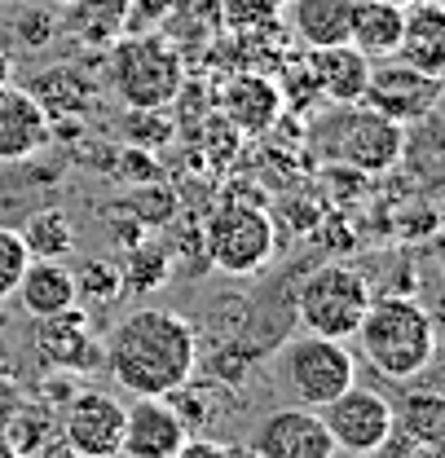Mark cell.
Returning a JSON list of instances; mask_svg holds the SVG:
<instances>
[{
    "instance_id": "cell-1",
    "label": "cell",
    "mask_w": 445,
    "mask_h": 458,
    "mask_svg": "<svg viewBox=\"0 0 445 458\" xmlns=\"http://www.w3.org/2000/svg\"><path fill=\"white\" fill-rule=\"evenodd\" d=\"M102 361L133 397H167L199 370V335L172 309H133L102 348Z\"/></svg>"
},
{
    "instance_id": "cell-2",
    "label": "cell",
    "mask_w": 445,
    "mask_h": 458,
    "mask_svg": "<svg viewBox=\"0 0 445 458\" xmlns=\"http://www.w3.org/2000/svg\"><path fill=\"white\" fill-rule=\"evenodd\" d=\"M362 357L384 379H415L437 357V318L410 295H371L362 327L353 331Z\"/></svg>"
},
{
    "instance_id": "cell-3",
    "label": "cell",
    "mask_w": 445,
    "mask_h": 458,
    "mask_svg": "<svg viewBox=\"0 0 445 458\" xmlns=\"http://www.w3.org/2000/svg\"><path fill=\"white\" fill-rule=\"evenodd\" d=\"M107 84L128 111H164L176 102L185 84L181 54L164 36L141 31V36H115L107 57Z\"/></svg>"
},
{
    "instance_id": "cell-4",
    "label": "cell",
    "mask_w": 445,
    "mask_h": 458,
    "mask_svg": "<svg viewBox=\"0 0 445 458\" xmlns=\"http://www.w3.org/2000/svg\"><path fill=\"white\" fill-rule=\"evenodd\" d=\"M203 247H208V260L229 274V278H252L261 274L274 251H278V221L270 208L261 203H247V199H225L208 212V225H203Z\"/></svg>"
},
{
    "instance_id": "cell-5",
    "label": "cell",
    "mask_w": 445,
    "mask_h": 458,
    "mask_svg": "<svg viewBox=\"0 0 445 458\" xmlns=\"http://www.w3.org/2000/svg\"><path fill=\"white\" fill-rule=\"evenodd\" d=\"M318 141L327 159L344 164L348 172L362 176H384L406 159V123L371 106H335V114L318 128Z\"/></svg>"
},
{
    "instance_id": "cell-6",
    "label": "cell",
    "mask_w": 445,
    "mask_h": 458,
    "mask_svg": "<svg viewBox=\"0 0 445 458\" xmlns=\"http://www.w3.org/2000/svg\"><path fill=\"white\" fill-rule=\"evenodd\" d=\"M278 384L295 405L322 410L348 384H357V366H353V352L344 348V340H327V335L304 331L300 340H291L282 348Z\"/></svg>"
},
{
    "instance_id": "cell-7",
    "label": "cell",
    "mask_w": 445,
    "mask_h": 458,
    "mask_svg": "<svg viewBox=\"0 0 445 458\" xmlns=\"http://www.w3.org/2000/svg\"><path fill=\"white\" fill-rule=\"evenodd\" d=\"M366 304H371V283L357 269H348V265H322V269H313L300 283L295 313H300V327L313 331V335L353 340V331L366 318Z\"/></svg>"
},
{
    "instance_id": "cell-8",
    "label": "cell",
    "mask_w": 445,
    "mask_h": 458,
    "mask_svg": "<svg viewBox=\"0 0 445 458\" xmlns=\"http://www.w3.org/2000/svg\"><path fill=\"white\" fill-rule=\"evenodd\" d=\"M322 423L335 441V454H380V445L392 437V405L375 388H357L348 384L335 401H327L322 410Z\"/></svg>"
},
{
    "instance_id": "cell-9",
    "label": "cell",
    "mask_w": 445,
    "mask_h": 458,
    "mask_svg": "<svg viewBox=\"0 0 445 458\" xmlns=\"http://www.w3.org/2000/svg\"><path fill=\"white\" fill-rule=\"evenodd\" d=\"M62 441L80 458H115L124 445V401L98 388L71 393L62 410Z\"/></svg>"
},
{
    "instance_id": "cell-10",
    "label": "cell",
    "mask_w": 445,
    "mask_h": 458,
    "mask_svg": "<svg viewBox=\"0 0 445 458\" xmlns=\"http://www.w3.org/2000/svg\"><path fill=\"white\" fill-rule=\"evenodd\" d=\"M252 450L261 458H335V441L313 405H282L256 423Z\"/></svg>"
},
{
    "instance_id": "cell-11",
    "label": "cell",
    "mask_w": 445,
    "mask_h": 458,
    "mask_svg": "<svg viewBox=\"0 0 445 458\" xmlns=\"http://www.w3.org/2000/svg\"><path fill=\"white\" fill-rule=\"evenodd\" d=\"M437 98H441L437 75H424V71L406 66L401 57H384V66H371V84H366L362 106L389 114L397 123H410V119L432 114Z\"/></svg>"
},
{
    "instance_id": "cell-12",
    "label": "cell",
    "mask_w": 445,
    "mask_h": 458,
    "mask_svg": "<svg viewBox=\"0 0 445 458\" xmlns=\"http://www.w3.org/2000/svg\"><path fill=\"white\" fill-rule=\"evenodd\" d=\"M185 437L190 432L167 397H137L124 405V458H176Z\"/></svg>"
},
{
    "instance_id": "cell-13",
    "label": "cell",
    "mask_w": 445,
    "mask_h": 458,
    "mask_svg": "<svg viewBox=\"0 0 445 458\" xmlns=\"http://www.w3.org/2000/svg\"><path fill=\"white\" fill-rule=\"evenodd\" d=\"M54 137V119L22 84H0V164L40 155Z\"/></svg>"
},
{
    "instance_id": "cell-14",
    "label": "cell",
    "mask_w": 445,
    "mask_h": 458,
    "mask_svg": "<svg viewBox=\"0 0 445 458\" xmlns=\"http://www.w3.org/2000/svg\"><path fill=\"white\" fill-rule=\"evenodd\" d=\"M36 348H40V361L45 366H57V370H93L102 366V344L93 335V322L71 304L66 313H54V318H36Z\"/></svg>"
},
{
    "instance_id": "cell-15",
    "label": "cell",
    "mask_w": 445,
    "mask_h": 458,
    "mask_svg": "<svg viewBox=\"0 0 445 458\" xmlns=\"http://www.w3.org/2000/svg\"><path fill=\"white\" fill-rule=\"evenodd\" d=\"M282 114L278 80L261 71H243L221 89V119L238 137H265Z\"/></svg>"
},
{
    "instance_id": "cell-16",
    "label": "cell",
    "mask_w": 445,
    "mask_h": 458,
    "mask_svg": "<svg viewBox=\"0 0 445 458\" xmlns=\"http://www.w3.org/2000/svg\"><path fill=\"white\" fill-rule=\"evenodd\" d=\"M313 66V80L322 89V102L331 106H357L366 98V84H371V57L362 49H353L348 40L344 45H327V49H309L304 57Z\"/></svg>"
},
{
    "instance_id": "cell-17",
    "label": "cell",
    "mask_w": 445,
    "mask_h": 458,
    "mask_svg": "<svg viewBox=\"0 0 445 458\" xmlns=\"http://www.w3.org/2000/svg\"><path fill=\"white\" fill-rule=\"evenodd\" d=\"M397 57L424 75H437L445 71V9L441 0H415L406 4V27H401V45Z\"/></svg>"
},
{
    "instance_id": "cell-18",
    "label": "cell",
    "mask_w": 445,
    "mask_h": 458,
    "mask_svg": "<svg viewBox=\"0 0 445 458\" xmlns=\"http://www.w3.org/2000/svg\"><path fill=\"white\" fill-rule=\"evenodd\" d=\"M406 27V4L392 0H353V22H348V45L362 49L371 62L397 57Z\"/></svg>"
},
{
    "instance_id": "cell-19",
    "label": "cell",
    "mask_w": 445,
    "mask_h": 458,
    "mask_svg": "<svg viewBox=\"0 0 445 458\" xmlns=\"http://www.w3.org/2000/svg\"><path fill=\"white\" fill-rule=\"evenodd\" d=\"M13 295L22 300V309L31 318H54V313H66L75 304V278L62 260H27Z\"/></svg>"
},
{
    "instance_id": "cell-20",
    "label": "cell",
    "mask_w": 445,
    "mask_h": 458,
    "mask_svg": "<svg viewBox=\"0 0 445 458\" xmlns=\"http://www.w3.org/2000/svg\"><path fill=\"white\" fill-rule=\"evenodd\" d=\"M27 93L45 106L49 119L54 114H84L93 111V102H98V84L80 66H45L40 75H31Z\"/></svg>"
},
{
    "instance_id": "cell-21",
    "label": "cell",
    "mask_w": 445,
    "mask_h": 458,
    "mask_svg": "<svg viewBox=\"0 0 445 458\" xmlns=\"http://www.w3.org/2000/svg\"><path fill=\"white\" fill-rule=\"evenodd\" d=\"M353 0H291V31L304 49H327L348 40Z\"/></svg>"
},
{
    "instance_id": "cell-22",
    "label": "cell",
    "mask_w": 445,
    "mask_h": 458,
    "mask_svg": "<svg viewBox=\"0 0 445 458\" xmlns=\"http://www.w3.org/2000/svg\"><path fill=\"white\" fill-rule=\"evenodd\" d=\"M392 432L401 441H415V445H428L437 450L445 441V401L441 393H406V397L392 405Z\"/></svg>"
},
{
    "instance_id": "cell-23",
    "label": "cell",
    "mask_w": 445,
    "mask_h": 458,
    "mask_svg": "<svg viewBox=\"0 0 445 458\" xmlns=\"http://www.w3.org/2000/svg\"><path fill=\"white\" fill-rule=\"evenodd\" d=\"M22 247H27L31 260H62V256H71V247H75V225H71V216L57 212V208L36 212V216L22 225Z\"/></svg>"
},
{
    "instance_id": "cell-24",
    "label": "cell",
    "mask_w": 445,
    "mask_h": 458,
    "mask_svg": "<svg viewBox=\"0 0 445 458\" xmlns=\"http://www.w3.org/2000/svg\"><path fill=\"white\" fill-rule=\"evenodd\" d=\"M71 278H75V300H89V304H98V309L115 304V300L128 291L119 265H111V260H89V265L71 269Z\"/></svg>"
},
{
    "instance_id": "cell-25",
    "label": "cell",
    "mask_w": 445,
    "mask_h": 458,
    "mask_svg": "<svg viewBox=\"0 0 445 458\" xmlns=\"http://www.w3.org/2000/svg\"><path fill=\"white\" fill-rule=\"evenodd\" d=\"M119 274H124V286H133V291H155L167 283V251L159 242H141V247H133V256Z\"/></svg>"
},
{
    "instance_id": "cell-26",
    "label": "cell",
    "mask_w": 445,
    "mask_h": 458,
    "mask_svg": "<svg viewBox=\"0 0 445 458\" xmlns=\"http://www.w3.org/2000/svg\"><path fill=\"white\" fill-rule=\"evenodd\" d=\"M278 93H282V106H291V111L309 114L322 106V89H318L309 62H291V66H287V80L278 84Z\"/></svg>"
},
{
    "instance_id": "cell-27",
    "label": "cell",
    "mask_w": 445,
    "mask_h": 458,
    "mask_svg": "<svg viewBox=\"0 0 445 458\" xmlns=\"http://www.w3.org/2000/svg\"><path fill=\"white\" fill-rule=\"evenodd\" d=\"M49 437H54V423H49V414H40V410H18V419H13L9 432H4V441H9L22 458L36 454Z\"/></svg>"
},
{
    "instance_id": "cell-28",
    "label": "cell",
    "mask_w": 445,
    "mask_h": 458,
    "mask_svg": "<svg viewBox=\"0 0 445 458\" xmlns=\"http://www.w3.org/2000/svg\"><path fill=\"white\" fill-rule=\"evenodd\" d=\"M27 260H31V256H27V247H22V233L0 225V300L13 295V286H18V278H22Z\"/></svg>"
},
{
    "instance_id": "cell-29",
    "label": "cell",
    "mask_w": 445,
    "mask_h": 458,
    "mask_svg": "<svg viewBox=\"0 0 445 458\" xmlns=\"http://www.w3.org/2000/svg\"><path fill=\"white\" fill-rule=\"evenodd\" d=\"M229 31H261L274 22V0H221Z\"/></svg>"
},
{
    "instance_id": "cell-30",
    "label": "cell",
    "mask_w": 445,
    "mask_h": 458,
    "mask_svg": "<svg viewBox=\"0 0 445 458\" xmlns=\"http://www.w3.org/2000/svg\"><path fill=\"white\" fill-rule=\"evenodd\" d=\"M13 31H18V40L27 49H40V45H49V36L57 31V18L49 9H22V18L13 22Z\"/></svg>"
},
{
    "instance_id": "cell-31",
    "label": "cell",
    "mask_w": 445,
    "mask_h": 458,
    "mask_svg": "<svg viewBox=\"0 0 445 458\" xmlns=\"http://www.w3.org/2000/svg\"><path fill=\"white\" fill-rule=\"evenodd\" d=\"M176 458H225V445L203 441V437H199V441H190V437H185V445L176 450Z\"/></svg>"
},
{
    "instance_id": "cell-32",
    "label": "cell",
    "mask_w": 445,
    "mask_h": 458,
    "mask_svg": "<svg viewBox=\"0 0 445 458\" xmlns=\"http://www.w3.org/2000/svg\"><path fill=\"white\" fill-rule=\"evenodd\" d=\"M31 458H80V454H75V450H71V445H66V441L54 432V437H49V441H45V445H40Z\"/></svg>"
},
{
    "instance_id": "cell-33",
    "label": "cell",
    "mask_w": 445,
    "mask_h": 458,
    "mask_svg": "<svg viewBox=\"0 0 445 458\" xmlns=\"http://www.w3.org/2000/svg\"><path fill=\"white\" fill-rule=\"evenodd\" d=\"M225 458H261L252 445H225Z\"/></svg>"
},
{
    "instance_id": "cell-34",
    "label": "cell",
    "mask_w": 445,
    "mask_h": 458,
    "mask_svg": "<svg viewBox=\"0 0 445 458\" xmlns=\"http://www.w3.org/2000/svg\"><path fill=\"white\" fill-rule=\"evenodd\" d=\"M9 71H13V62H9V54L0 49V84H9Z\"/></svg>"
},
{
    "instance_id": "cell-35",
    "label": "cell",
    "mask_w": 445,
    "mask_h": 458,
    "mask_svg": "<svg viewBox=\"0 0 445 458\" xmlns=\"http://www.w3.org/2000/svg\"><path fill=\"white\" fill-rule=\"evenodd\" d=\"M392 4H415V0H392Z\"/></svg>"
}]
</instances>
